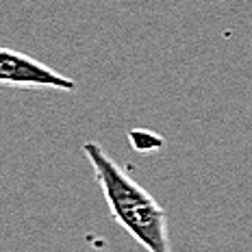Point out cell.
Masks as SVG:
<instances>
[{
    "instance_id": "cell-2",
    "label": "cell",
    "mask_w": 252,
    "mask_h": 252,
    "mask_svg": "<svg viewBox=\"0 0 252 252\" xmlns=\"http://www.w3.org/2000/svg\"><path fill=\"white\" fill-rule=\"evenodd\" d=\"M0 85L11 87H46L57 92H76V81L52 70L24 52L0 46Z\"/></svg>"
},
{
    "instance_id": "cell-1",
    "label": "cell",
    "mask_w": 252,
    "mask_h": 252,
    "mask_svg": "<svg viewBox=\"0 0 252 252\" xmlns=\"http://www.w3.org/2000/svg\"><path fill=\"white\" fill-rule=\"evenodd\" d=\"M83 155L94 170L111 218L146 252H172L167 233V213L159 202L135 183L98 141H85Z\"/></svg>"
},
{
    "instance_id": "cell-3",
    "label": "cell",
    "mask_w": 252,
    "mask_h": 252,
    "mask_svg": "<svg viewBox=\"0 0 252 252\" xmlns=\"http://www.w3.org/2000/svg\"><path fill=\"white\" fill-rule=\"evenodd\" d=\"M130 141H133V148L141 150V152L155 150V148L161 146V137H157V135H152V133H144V130H139V133L137 130L130 133Z\"/></svg>"
}]
</instances>
